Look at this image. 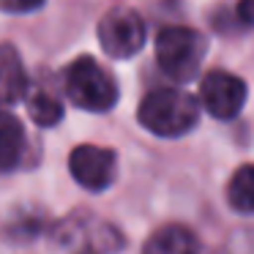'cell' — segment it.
<instances>
[{
  "instance_id": "12",
  "label": "cell",
  "mask_w": 254,
  "mask_h": 254,
  "mask_svg": "<svg viewBox=\"0 0 254 254\" xmlns=\"http://www.w3.org/2000/svg\"><path fill=\"white\" fill-rule=\"evenodd\" d=\"M28 112L39 126H55V123L63 118V104L52 93L36 90V93L28 99Z\"/></svg>"
},
{
  "instance_id": "13",
  "label": "cell",
  "mask_w": 254,
  "mask_h": 254,
  "mask_svg": "<svg viewBox=\"0 0 254 254\" xmlns=\"http://www.w3.org/2000/svg\"><path fill=\"white\" fill-rule=\"evenodd\" d=\"M44 0H0V8L11 14H25V11H36Z\"/></svg>"
},
{
  "instance_id": "3",
  "label": "cell",
  "mask_w": 254,
  "mask_h": 254,
  "mask_svg": "<svg viewBox=\"0 0 254 254\" xmlns=\"http://www.w3.org/2000/svg\"><path fill=\"white\" fill-rule=\"evenodd\" d=\"M66 93L71 104L88 112H107L118 101V85L93 58H77L66 68Z\"/></svg>"
},
{
  "instance_id": "1",
  "label": "cell",
  "mask_w": 254,
  "mask_h": 254,
  "mask_svg": "<svg viewBox=\"0 0 254 254\" xmlns=\"http://www.w3.org/2000/svg\"><path fill=\"white\" fill-rule=\"evenodd\" d=\"M199 101L175 88L150 90L139 104V123L156 137H183L197 126Z\"/></svg>"
},
{
  "instance_id": "9",
  "label": "cell",
  "mask_w": 254,
  "mask_h": 254,
  "mask_svg": "<svg viewBox=\"0 0 254 254\" xmlns=\"http://www.w3.org/2000/svg\"><path fill=\"white\" fill-rule=\"evenodd\" d=\"M142 254H202V243L186 227H161L148 238Z\"/></svg>"
},
{
  "instance_id": "14",
  "label": "cell",
  "mask_w": 254,
  "mask_h": 254,
  "mask_svg": "<svg viewBox=\"0 0 254 254\" xmlns=\"http://www.w3.org/2000/svg\"><path fill=\"white\" fill-rule=\"evenodd\" d=\"M238 17L246 25H254V0H241L238 3Z\"/></svg>"
},
{
  "instance_id": "4",
  "label": "cell",
  "mask_w": 254,
  "mask_h": 254,
  "mask_svg": "<svg viewBox=\"0 0 254 254\" xmlns=\"http://www.w3.org/2000/svg\"><path fill=\"white\" fill-rule=\"evenodd\" d=\"M58 235L63 246H68L74 254H112L123 246L121 232L90 213H77L66 219Z\"/></svg>"
},
{
  "instance_id": "6",
  "label": "cell",
  "mask_w": 254,
  "mask_h": 254,
  "mask_svg": "<svg viewBox=\"0 0 254 254\" xmlns=\"http://www.w3.org/2000/svg\"><path fill=\"white\" fill-rule=\"evenodd\" d=\"M199 104L216 121H232L246 104V82L230 71H210L199 85Z\"/></svg>"
},
{
  "instance_id": "10",
  "label": "cell",
  "mask_w": 254,
  "mask_h": 254,
  "mask_svg": "<svg viewBox=\"0 0 254 254\" xmlns=\"http://www.w3.org/2000/svg\"><path fill=\"white\" fill-rule=\"evenodd\" d=\"M25 153V128L11 112L0 110V170H11Z\"/></svg>"
},
{
  "instance_id": "5",
  "label": "cell",
  "mask_w": 254,
  "mask_h": 254,
  "mask_svg": "<svg viewBox=\"0 0 254 254\" xmlns=\"http://www.w3.org/2000/svg\"><path fill=\"white\" fill-rule=\"evenodd\" d=\"M99 41L110 58H134L145 44V22L134 8H112L99 22Z\"/></svg>"
},
{
  "instance_id": "8",
  "label": "cell",
  "mask_w": 254,
  "mask_h": 254,
  "mask_svg": "<svg viewBox=\"0 0 254 254\" xmlns=\"http://www.w3.org/2000/svg\"><path fill=\"white\" fill-rule=\"evenodd\" d=\"M28 90L25 66L11 44H0V110L17 104Z\"/></svg>"
},
{
  "instance_id": "7",
  "label": "cell",
  "mask_w": 254,
  "mask_h": 254,
  "mask_svg": "<svg viewBox=\"0 0 254 254\" xmlns=\"http://www.w3.org/2000/svg\"><path fill=\"white\" fill-rule=\"evenodd\" d=\"M68 170H71L74 181L88 191H104L112 186L118 175V156L110 148H99V145H79L71 150L68 159Z\"/></svg>"
},
{
  "instance_id": "2",
  "label": "cell",
  "mask_w": 254,
  "mask_h": 254,
  "mask_svg": "<svg viewBox=\"0 0 254 254\" xmlns=\"http://www.w3.org/2000/svg\"><path fill=\"white\" fill-rule=\"evenodd\" d=\"M205 41L202 33L191 28H164L156 36V61L167 77L178 82H189L199 71V63L205 58Z\"/></svg>"
},
{
  "instance_id": "11",
  "label": "cell",
  "mask_w": 254,
  "mask_h": 254,
  "mask_svg": "<svg viewBox=\"0 0 254 254\" xmlns=\"http://www.w3.org/2000/svg\"><path fill=\"white\" fill-rule=\"evenodd\" d=\"M227 199L238 213H254V164H243L232 172L227 183Z\"/></svg>"
}]
</instances>
